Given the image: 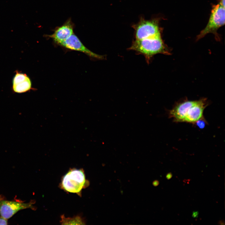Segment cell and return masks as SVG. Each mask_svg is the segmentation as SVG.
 <instances>
[{
    "instance_id": "obj_1",
    "label": "cell",
    "mask_w": 225,
    "mask_h": 225,
    "mask_svg": "<svg viewBox=\"0 0 225 225\" xmlns=\"http://www.w3.org/2000/svg\"><path fill=\"white\" fill-rule=\"evenodd\" d=\"M89 184L82 169L73 168L62 177L60 186L67 192L76 193L80 196L82 190L87 188Z\"/></svg>"
},
{
    "instance_id": "obj_2",
    "label": "cell",
    "mask_w": 225,
    "mask_h": 225,
    "mask_svg": "<svg viewBox=\"0 0 225 225\" xmlns=\"http://www.w3.org/2000/svg\"><path fill=\"white\" fill-rule=\"evenodd\" d=\"M150 59L158 53L167 54L168 50L161 36L159 35L140 40H136L130 48Z\"/></svg>"
},
{
    "instance_id": "obj_3",
    "label": "cell",
    "mask_w": 225,
    "mask_h": 225,
    "mask_svg": "<svg viewBox=\"0 0 225 225\" xmlns=\"http://www.w3.org/2000/svg\"><path fill=\"white\" fill-rule=\"evenodd\" d=\"M225 8L219 4L214 6L211 11L208 23L197 37L198 40L207 34L212 33L216 34L218 29L225 24Z\"/></svg>"
},
{
    "instance_id": "obj_4",
    "label": "cell",
    "mask_w": 225,
    "mask_h": 225,
    "mask_svg": "<svg viewBox=\"0 0 225 225\" xmlns=\"http://www.w3.org/2000/svg\"><path fill=\"white\" fill-rule=\"evenodd\" d=\"M33 202L25 203L20 200L8 201L0 198V215L6 219L11 218L20 210L33 209Z\"/></svg>"
},
{
    "instance_id": "obj_5",
    "label": "cell",
    "mask_w": 225,
    "mask_h": 225,
    "mask_svg": "<svg viewBox=\"0 0 225 225\" xmlns=\"http://www.w3.org/2000/svg\"><path fill=\"white\" fill-rule=\"evenodd\" d=\"M136 40L161 35L158 25L153 21L142 20L135 27Z\"/></svg>"
},
{
    "instance_id": "obj_6",
    "label": "cell",
    "mask_w": 225,
    "mask_h": 225,
    "mask_svg": "<svg viewBox=\"0 0 225 225\" xmlns=\"http://www.w3.org/2000/svg\"><path fill=\"white\" fill-rule=\"evenodd\" d=\"M60 46L70 50L82 52L92 58L101 59L104 58L103 56L94 53L88 49L73 33L63 42Z\"/></svg>"
},
{
    "instance_id": "obj_7",
    "label": "cell",
    "mask_w": 225,
    "mask_h": 225,
    "mask_svg": "<svg viewBox=\"0 0 225 225\" xmlns=\"http://www.w3.org/2000/svg\"><path fill=\"white\" fill-rule=\"evenodd\" d=\"M207 105L205 99L195 101L194 103L188 110L183 122L195 123L203 117V111Z\"/></svg>"
},
{
    "instance_id": "obj_8",
    "label": "cell",
    "mask_w": 225,
    "mask_h": 225,
    "mask_svg": "<svg viewBox=\"0 0 225 225\" xmlns=\"http://www.w3.org/2000/svg\"><path fill=\"white\" fill-rule=\"evenodd\" d=\"M195 101L187 100L176 104L170 110L169 115L176 122H183L185 118L189 108L194 103Z\"/></svg>"
},
{
    "instance_id": "obj_9",
    "label": "cell",
    "mask_w": 225,
    "mask_h": 225,
    "mask_svg": "<svg viewBox=\"0 0 225 225\" xmlns=\"http://www.w3.org/2000/svg\"><path fill=\"white\" fill-rule=\"evenodd\" d=\"M32 83L30 78L25 74L17 72L12 82V88L14 92L21 93L30 90Z\"/></svg>"
},
{
    "instance_id": "obj_10",
    "label": "cell",
    "mask_w": 225,
    "mask_h": 225,
    "mask_svg": "<svg viewBox=\"0 0 225 225\" xmlns=\"http://www.w3.org/2000/svg\"><path fill=\"white\" fill-rule=\"evenodd\" d=\"M73 33L72 25L68 21L57 28L54 33L49 37L52 38L54 42L60 46Z\"/></svg>"
},
{
    "instance_id": "obj_11",
    "label": "cell",
    "mask_w": 225,
    "mask_h": 225,
    "mask_svg": "<svg viewBox=\"0 0 225 225\" xmlns=\"http://www.w3.org/2000/svg\"><path fill=\"white\" fill-rule=\"evenodd\" d=\"M60 221L63 225H84L85 220L80 216H76L72 218H67L63 215L61 216Z\"/></svg>"
},
{
    "instance_id": "obj_12",
    "label": "cell",
    "mask_w": 225,
    "mask_h": 225,
    "mask_svg": "<svg viewBox=\"0 0 225 225\" xmlns=\"http://www.w3.org/2000/svg\"><path fill=\"white\" fill-rule=\"evenodd\" d=\"M195 123L198 128L201 129L204 128L206 124L205 120L203 117L197 121Z\"/></svg>"
},
{
    "instance_id": "obj_13",
    "label": "cell",
    "mask_w": 225,
    "mask_h": 225,
    "mask_svg": "<svg viewBox=\"0 0 225 225\" xmlns=\"http://www.w3.org/2000/svg\"><path fill=\"white\" fill-rule=\"evenodd\" d=\"M8 224V219L1 217H0V225Z\"/></svg>"
},
{
    "instance_id": "obj_14",
    "label": "cell",
    "mask_w": 225,
    "mask_h": 225,
    "mask_svg": "<svg viewBox=\"0 0 225 225\" xmlns=\"http://www.w3.org/2000/svg\"><path fill=\"white\" fill-rule=\"evenodd\" d=\"M199 212L198 211H194L192 212V217L193 218H197L198 217Z\"/></svg>"
},
{
    "instance_id": "obj_15",
    "label": "cell",
    "mask_w": 225,
    "mask_h": 225,
    "mask_svg": "<svg viewBox=\"0 0 225 225\" xmlns=\"http://www.w3.org/2000/svg\"><path fill=\"white\" fill-rule=\"evenodd\" d=\"M172 173L169 172L167 174L166 178L168 180H169L172 178Z\"/></svg>"
},
{
    "instance_id": "obj_16",
    "label": "cell",
    "mask_w": 225,
    "mask_h": 225,
    "mask_svg": "<svg viewBox=\"0 0 225 225\" xmlns=\"http://www.w3.org/2000/svg\"><path fill=\"white\" fill-rule=\"evenodd\" d=\"M153 185L154 186H157L159 184V182L157 180H154L152 182Z\"/></svg>"
},
{
    "instance_id": "obj_17",
    "label": "cell",
    "mask_w": 225,
    "mask_h": 225,
    "mask_svg": "<svg viewBox=\"0 0 225 225\" xmlns=\"http://www.w3.org/2000/svg\"><path fill=\"white\" fill-rule=\"evenodd\" d=\"M219 4L222 7L225 8V0H221Z\"/></svg>"
},
{
    "instance_id": "obj_18",
    "label": "cell",
    "mask_w": 225,
    "mask_h": 225,
    "mask_svg": "<svg viewBox=\"0 0 225 225\" xmlns=\"http://www.w3.org/2000/svg\"><path fill=\"white\" fill-rule=\"evenodd\" d=\"M218 224L220 225H224L225 222L224 221L222 220H221L218 221Z\"/></svg>"
}]
</instances>
